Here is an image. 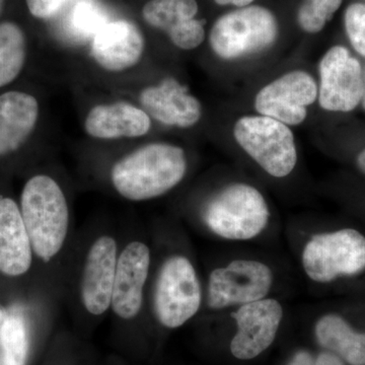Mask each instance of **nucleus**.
I'll return each mask as SVG.
<instances>
[{
	"mask_svg": "<svg viewBox=\"0 0 365 365\" xmlns=\"http://www.w3.org/2000/svg\"><path fill=\"white\" fill-rule=\"evenodd\" d=\"M187 158L182 148L169 143L146 144L113 165V186L131 201L157 198L184 179Z\"/></svg>",
	"mask_w": 365,
	"mask_h": 365,
	"instance_id": "obj_1",
	"label": "nucleus"
},
{
	"mask_svg": "<svg viewBox=\"0 0 365 365\" xmlns=\"http://www.w3.org/2000/svg\"><path fill=\"white\" fill-rule=\"evenodd\" d=\"M21 213L33 251L43 261L51 260L66 242L69 209L58 182L51 177L31 178L21 197Z\"/></svg>",
	"mask_w": 365,
	"mask_h": 365,
	"instance_id": "obj_2",
	"label": "nucleus"
},
{
	"mask_svg": "<svg viewBox=\"0 0 365 365\" xmlns=\"http://www.w3.org/2000/svg\"><path fill=\"white\" fill-rule=\"evenodd\" d=\"M270 211L258 189L245 182L227 185L206 205L204 222L213 234L230 241H248L267 227Z\"/></svg>",
	"mask_w": 365,
	"mask_h": 365,
	"instance_id": "obj_3",
	"label": "nucleus"
},
{
	"mask_svg": "<svg viewBox=\"0 0 365 365\" xmlns=\"http://www.w3.org/2000/svg\"><path fill=\"white\" fill-rule=\"evenodd\" d=\"M302 259L304 272L314 282L354 277L365 271V235L354 228L314 235Z\"/></svg>",
	"mask_w": 365,
	"mask_h": 365,
	"instance_id": "obj_4",
	"label": "nucleus"
},
{
	"mask_svg": "<svg viewBox=\"0 0 365 365\" xmlns=\"http://www.w3.org/2000/svg\"><path fill=\"white\" fill-rule=\"evenodd\" d=\"M278 37V23L263 6H246L218 19L209 43L220 58L235 60L267 49Z\"/></svg>",
	"mask_w": 365,
	"mask_h": 365,
	"instance_id": "obj_5",
	"label": "nucleus"
},
{
	"mask_svg": "<svg viewBox=\"0 0 365 365\" xmlns=\"http://www.w3.org/2000/svg\"><path fill=\"white\" fill-rule=\"evenodd\" d=\"M234 135L242 150L270 176L287 177L294 170L297 150L287 125L263 115L245 116L235 122Z\"/></svg>",
	"mask_w": 365,
	"mask_h": 365,
	"instance_id": "obj_6",
	"label": "nucleus"
},
{
	"mask_svg": "<svg viewBox=\"0 0 365 365\" xmlns=\"http://www.w3.org/2000/svg\"><path fill=\"white\" fill-rule=\"evenodd\" d=\"M201 287L188 258L175 255L163 264L155 292V312L163 326L179 328L193 318L201 306Z\"/></svg>",
	"mask_w": 365,
	"mask_h": 365,
	"instance_id": "obj_7",
	"label": "nucleus"
},
{
	"mask_svg": "<svg viewBox=\"0 0 365 365\" xmlns=\"http://www.w3.org/2000/svg\"><path fill=\"white\" fill-rule=\"evenodd\" d=\"M273 285L270 267L260 261L239 259L209 275L207 304L220 311L265 299Z\"/></svg>",
	"mask_w": 365,
	"mask_h": 365,
	"instance_id": "obj_8",
	"label": "nucleus"
},
{
	"mask_svg": "<svg viewBox=\"0 0 365 365\" xmlns=\"http://www.w3.org/2000/svg\"><path fill=\"white\" fill-rule=\"evenodd\" d=\"M319 103L331 112H350L361 103L364 69L347 48L335 46L319 66Z\"/></svg>",
	"mask_w": 365,
	"mask_h": 365,
	"instance_id": "obj_9",
	"label": "nucleus"
},
{
	"mask_svg": "<svg viewBox=\"0 0 365 365\" xmlns=\"http://www.w3.org/2000/svg\"><path fill=\"white\" fill-rule=\"evenodd\" d=\"M316 81L306 71H290L264 86L255 98V108L263 116L297 126L307 116V107L318 98Z\"/></svg>",
	"mask_w": 365,
	"mask_h": 365,
	"instance_id": "obj_10",
	"label": "nucleus"
},
{
	"mask_svg": "<svg viewBox=\"0 0 365 365\" xmlns=\"http://www.w3.org/2000/svg\"><path fill=\"white\" fill-rule=\"evenodd\" d=\"M232 317L237 330L230 343V351L235 359H253L275 340L283 307L278 300L265 297L240 307Z\"/></svg>",
	"mask_w": 365,
	"mask_h": 365,
	"instance_id": "obj_11",
	"label": "nucleus"
},
{
	"mask_svg": "<svg viewBox=\"0 0 365 365\" xmlns=\"http://www.w3.org/2000/svg\"><path fill=\"white\" fill-rule=\"evenodd\" d=\"M150 265V248L143 242H130L120 255L111 302L113 311L120 318L131 319L140 312Z\"/></svg>",
	"mask_w": 365,
	"mask_h": 365,
	"instance_id": "obj_12",
	"label": "nucleus"
},
{
	"mask_svg": "<svg viewBox=\"0 0 365 365\" xmlns=\"http://www.w3.org/2000/svg\"><path fill=\"white\" fill-rule=\"evenodd\" d=\"M197 13L196 0H150L143 9V20L182 50L195 49L205 39V21L197 20Z\"/></svg>",
	"mask_w": 365,
	"mask_h": 365,
	"instance_id": "obj_13",
	"label": "nucleus"
},
{
	"mask_svg": "<svg viewBox=\"0 0 365 365\" xmlns=\"http://www.w3.org/2000/svg\"><path fill=\"white\" fill-rule=\"evenodd\" d=\"M117 261L112 237L102 235L91 247L81 279V299L88 313L100 316L111 306Z\"/></svg>",
	"mask_w": 365,
	"mask_h": 365,
	"instance_id": "obj_14",
	"label": "nucleus"
},
{
	"mask_svg": "<svg viewBox=\"0 0 365 365\" xmlns=\"http://www.w3.org/2000/svg\"><path fill=\"white\" fill-rule=\"evenodd\" d=\"M145 41L132 21H108L93 38L91 54L98 66L111 72L136 66L143 58Z\"/></svg>",
	"mask_w": 365,
	"mask_h": 365,
	"instance_id": "obj_15",
	"label": "nucleus"
},
{
	"mask_svg": "<svg viewBox=\"0 0 365 365\" xmlns=\"http://www.w3.org/2000/svg\"><path fill=\"white\" fill-rule=\"evenodd\" d=\"M144 111L167 126L189 128L200 121L202 106L186 86L174 78L148 86L139 96Z\"/></svg>",
	"mask_w": 365,
	"mask_h": 365,
	"instance_id": "obj_16",
	"label": "nucleus"
},
{
	"mask_svg": "<svg viewBox=\"0 0 365 365\" xmlns=\"http://www.w3.org/2000/svg\"><path fill=\"white\" fill-rule=\"evenodd\" d=\"M151 128L150 115L129 103L98 105L86 115L85 130L93 138L114 140L146 135Z\"/></svg>",
	"mask_w": 365,
	"mask_h": 365,
	"instance_id": "obj_17",
	"label": "nucleus"
},
{
	"mask_svg": "<svg viewBox=\"0 0 365 365\" xmlns=\"http://www.w3.org/2000/svg\"><path fill=\"white\" fill-rule=\"evenodd\" d=\"M32 265V245L18 204L0 198V272L25 274Z\"/></svg>",
	"mask_w": 365,
	"mask_h": 365,
	"instance_id": "obj_18",
	"label": "nucleus"
},
{
	"mask_svg": "<svg viewBox=\"0 0 365 365\" xmlns=\"http://www.w3.org/2000/svg\"><path fill=\"white\" fill-rule=\"evenodd\" d=\"M39 118L35 97L21 91L0 96V157L21 148L30 137Z\"/></svg>",
	"mask_w": 365,
	"mask_h": 365,
	"instance_id": "obj_19",
	"label": "nucleus"
},
{
	"mask_svg": "<svg viewBox=\"0 0 365 365\" xmlns=\"http://www.w3.org/2000/svg\"><path fill=\"white\" fill-rule=\"evenodd\" d=\"M317 341L349 365H365V333L356 332L343 317L327 314L317 322Z\"/></svg>",
	"mask_w": 365,
	"mask_h": 365,
	"instance_id": "obj_20",
	"label": "nucleus"
},
{
	"mask_svg": "<svg viewBox=\"0 0 365 365\" xmlns=\"http://www.w3.org/2000/svg\"><path fill=\"white\" fill-rule=\"evenodd\" d=\"M26 44L23 30L11 21L0 24V88L13 83L25 66Z\"/></svg>",
	"mask_w": 365,
	"mask_h": 365,
	"instance_id": "obj_21",
	"label": "nucleus"
},
{
	"mask_svg": "<svg viewBox=\"0 0 365 365\" xmlns=\"http://www.w3.org/2000/svg\"><path fill=\"white\" fill-rule=\"evenodd\" d=\"M107 23L108 16L104 9L93 0L74 2L63 19L66 32L76 39L95 37L98 30Z\"/></svg>",
	"mask_w": 365,
	"mask_h": 365,
	"instance_id": "obj_22",
	"label": "nucleus"
},
{
	"mask_svg": "<svg viewBox=\"0 0 365 365\" xmlns=\"http://www.w3.org/2000/svg\"><path fill=\"white\" fill-rule=\"evenodd\" d=\"M0 343L4 365H25L29 341L25 322L20 316L11 314L0 328Z\"/></svg>",
	"mask_w": 365,
	"mask_h": 365,
	"instance_id": "obj_23",
	"label": "nucleus"
},
{
	"mask_svg": "<svg viewBox=\"0 0 365 365\" xmlns=\"http://www.w3.org/2000/svg\"><path fill=\"white\" fill-rule=\"evenodd\" d=\"M343 0H304L299 6L297 21L304 32L317 34L332 20Z\"/></svg>",
	"mask_w": 365,
	"mask_h": 365,
	"instance_id": "obj_24",
	"label": "nucleus"
},
{
	"mask_svg": "<svg viewBox=\"0 0 365 365\" xmlns=\"http://www.w3.org/2000/svg\"><path fill=\"white\" fill-rule=\"evenodd\" d=\"M345 29L355 51L365 57V4H353L345 11Z\"/></svg>",
	"mask_w": 365,
	"mask_h": 365,
	"instance_id": "obj_25",
	"label": "nucleus"
},
{
	"mask_svg": "<svg viewBox=\"0 0 365 365\" xmlns=\"http://www.w3.org/2000/svg\"><path fill=\"white\" fill-rule=\"evenodd\" d=\"M287 365H346L337 355L330 351L319 353L317 356L307 351H299Z\"/></svg>",
	"mask_w": 365,
	"mask_h": 365,
	"instance_id": "obj_26",
	"label": "nucleus"
},
{
	"mask_svg": "<svg viewBox=\"0 0 365 365\" xmlns=\"http://www.w3.org/2000/svg\"><path fill=\"white\" fill-rule=\"evenodd\" d=\"M71 0H26L31 14L37 19H49L61 11Z\"/></svg>",
	"mask_w": 365,
	"mask_h": 365,
	"instance_id": "obj_27",
	"label": "nucleus"
},
{
	"mask_svg": "<svg viewBox=\"0 0 365 365\" xmlns=\"http://www.w3.org/2000/svg\"><path fill=\"white\" fill-rule=\"evenodd\" d=\"M220 6H234L237 7H246L250 6L254 0H215Z\"/></svg>",
	"mask_w": 365,
	"mask_h": 365,
	"instance_id": "obj_28",
	"label": "nucleus"
},
{
	"mask_svg": "<svg viewBox=\"0 0 365 365\" xmlns=\"http://www.w3.org/2000/svg\"><path fill=\"white\" fill-rule=\"evenodd\" d=\"M356 167L359 172L365 176V150H362L357 157Z\"/></svg>",
	"mask_w": 365,
	"mask_h": 365,
	"instance_id": "obj_29",
	"label": "nucleus"
},
{
	"mask_svg": "<svg viewBox=\"0 0 365 365\" xmlns=\"http://www.w3.org/2000/svg\"><path fill=\"white\" fill-rule=\"evenodd\" d=\"M361 103L365 110V68L364 69V93H362Z\"/></svg>",
	"mask_w": 365,
	"mask_h": 365,
	"instance_id": "obj_30",
	"label": "nucleus"
},
{
	"mask_svg": "<svg viewBox=\"0 0 365 365\" xmlns=\"http://www.w3.org/2000/svg\"><path fill=\"white\" fill-rule=\"evenodd\" d=\"M4 0H0V13H1L2 7H4Z\"/></svg>",
	"mask_w": 365,
	"mask_h": 365,
	"instance_id": "obj_31",
	"label": "nucleus"
}]
</instances>
